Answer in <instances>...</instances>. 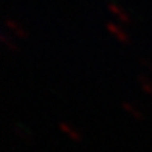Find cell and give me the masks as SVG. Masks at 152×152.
I'll use <instances>...</instances> for the list:
<instances>
[{
	"label": "cell",
	"instance_id": "cell-1",
	"mask_svg": "<svg viewBox=\"0 0 152 152\" xmlns=\"http://www.w3.org/2000/svg\"><path fill=\"white\" fill-rule=\"evenodd\" d=\"M5 26L12 33V36H16V37H19V39H26V37H28V33H26V30H25L19 22H16V20L6 19Z\"/></svg>",
	"mask_w": 152,
	"mask_h": 152
},
{
	"label": "cell",
	"instance_id": "cell-2",
	"mask_svg": "<svg viewBox=\"0 0 152 152\" xmlns=\"http://www.w3.org/2000/svg\"><path fill=\"white\" fill-rule=\"evenodd\" d=\"M107 30L112 33L121 44H129V42H130V40H129V36L126 34V31L121 30L118 25H115V23H107Z\"/></svg>",
	"mask_w": 152,
	"mask_h": 152
},
{
	"label": "cell",
	"instance_id": "cell-3",
	"mask_svg": "<svg viewBox=\"0 0 152 152\" xmlns=\"http://www.w3.org/2000/svg\"><path fill=\"white\" fill-rule=\"evenodd\" d=\"M109 10H110V12H112L115 17H118L123 23H130V19H129V16L126 14V11H123L118 5L110 3V5H109Z\"/></svg>",
	"mask_w": 152,
	"mask_h": 152
},
{
	"label": "cell",
	"instance_id": "cell-4",
	"mask_svg": "<svg viewBox=\"0 0 152 152\" xmlns=\"http://www.w3.org/2000/svg\"><path fill=\"white\" fill-rule=\"evenodd\" d=\"M138 82H140V86H141L143 90L152 98V81L149 79V76H146V75L138 76Z\"/></svg>",
	"mask_w": 152,
	"mask_h": 152
},
{
	"label": "cell",
	"instance_id": "cell-5",
	"mask_svg": "<svg viewBox=\"0 0 152 152\" xmlns=\"http://www.w3.org/2000/svg\"><path fill=\"white\" fill-rule=\"evenodd\" d=\"M121 106H123V109H124V110H127L129 115H132L134 118H137V120H143V115H141V112H140L138 109H135L132 104H129V102H123Z\"/></svg>",
	"mask_w": 152,
	"mask_h": 152
},
{
	"label": "cell",
	"instance_id": "cell-6",
	"mask_svg": "<svg viewBox=\"0 0 152 152\" xmlns=\"http://www.w3.org/2000/svg\"><path fill=\"white\" fill-rule=\"evenodd\" d=\"M59 126H61V129L64 130L65 134H68L72 138H75V140H79V134L76 132V130H75L73 127H70V124H67V123H61Z\"/></svg>",
	"mask_w": 152,
	"mask_h": 152
},
{
	"label": "cell",
	"instance_id": "cell-7",
	"mask_svg": "<svg viewBox=\"0 0 152 152\" xmlns=\"http://www.w3.org/2000/svg\"><path fill=\"white\" fill-rule=\"evenodd\" d=\"M2 42L5 44V47L6 48H8V50L10 51H17V45L14 44V40H12V39H10L8 36H6V34H2Z\"/></svg>",
	"mask_w": 152,
	"mask_h": 152
},
{
	"label": "cell",
	"instance_id": "cell-8",
	"mask_svg": "<svg viewBox=\"0 0 152 152\" xmlns=\"http://www.w3.org/2000/svg\"><path fill=\"white\" fill-rule=\"evenodd\" d=\"M140 62H141V64L146 67V68H149V70L152 72V65H151V62H149V61H146V59H140Z\"/></svg>",
	"mask_w": 152,
	"mask_h": 152
}]
</instances>
